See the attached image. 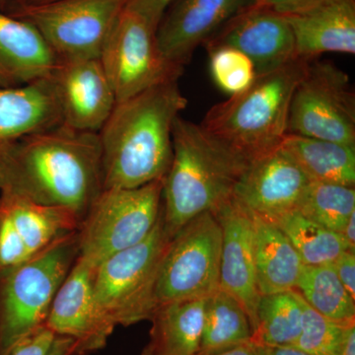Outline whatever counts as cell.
<instances>
[{
    "label": "cell",
    "mask_w": 355,
    "mask_h": 355,
    "mask_svg": "<svg viewBox=\"0 0 355 355\" xmlns=\"http://www.w3.org/2000/svg\"><path fill=\"white\" fill-rule=\"evenodd\" d=\"M254 4L258 6H263V4H265V0H254Z\"/></svg>",
    "instance_id": "obj_43"
},
{
    "label": "cell",
    "mask_w": 355,
    "mask_h": 355,
    "mask_svg": "<svg viewBox=\"0 0 355 355\" xmlns=\"http://www.w3.org/2000/svg\"><path fill=\"white\" fill-rule=\"evenodd\" d=\"M53 1H57V0H10L6 10H8V9L18 8V7L41 6V4L50 3V2ZM6 11H4V12H6Z\"/></svg>",
    "instance_id": "obj_41"
},
{
    "label": "cell",
    "mask_w": 355,
    "mask_h": 355,
    "mask_svg": "<svg viewBox=\"0 0 355 355\" xmlns=\"http://www.w3.org/2000/svg\"><path fill=\"white\" fill-rule=\"evenodd\" d=\"M286 17L298 58L313 60L326 53L354 55L355 0H334Z\"/></svg>",
    "instance_id": "obj_19"
},
{
    "label": "cell",
    "mask_w": 355,
    "mask_h": 355,
    "mask_svg": "<svg viewBox=\"0 0 355 355\" xmlns=\"http://www.w3.org/2000/svg\"><path fill=\"white\" fill-rule=\"evenodd\" d=\"M336 275L352 298L355 299V252H343L333 263Z\"/></svg>",
    "instance_id": "obj_34"
},
{
    "label": "cell",
    "mask_w": 355,
    "mask_h": 355,
    "mask_svg": "<svg viewBox=\"0 0 355 355\" xmlns=\"http://www.w3.org/2000/svg\"><path fill=\"white\" fill-rule=\"evenodd\" d=\"M10 0H0V10L6 11Z\"/></svg>",
    "instance_id": "obj_42"
},
{
    "label": "cell",
    "mask_w": 355,
    "mask_h": 355,
    "mask_svg": "<svg viewBox=\"0 0 355 355\" xmlns=\"http://www.w3.org/2000/svg\"><path fill=\"white\" fill-rule=\"evenodd\" d=\"M62 125L51 77L19 87L0 88V147Z\"/></svg>",
    "instance_id": "obj_20"
},
{
    "label": "cell",
    "mask_w": 355,
    "mask_h": 355,
    "mask_svg": "<svg viewBox=\"0 0 355 355\" xmlns=\"http://www.w3.org/2000/svg\"><path fill=\"white\" fill-rule=\"evenodd\" d=\"M302 305V327L297 340L292 347L309 355H340L343 331L347 326L322 316L303 297Z\"/></svg>",
    "instance_id": "obj_31"
},
{
    "label": "cell",
    "mask_w": 355,
    "mask_h": 355,
    "mask_svg": "<svg viewBox=\"0 0 355 355\" xmlns=\"http://www.w3.org/2000/svg\"><path fill=\"white\" fill-rule=\"evenodd\" d=\"M340 234L347 243L349 251L355 252V212L350 216Z\"/></svg>",
    "instance_id": "obj_40"
},
{
    "label": "cell",
    "mask_w": 355,
    "mask_h": 355,
    "mask_svg": "<svg viewBox=\"0 0 355 355\" xmlns=\"http://www.w3.org/2000/svg\"><path fill=\"white\" fill-rule=\"evenodd\" d=\"M96 268L77 257L53 298L44 324L55 336L73 340L76 355L104 349L116 328L96 299Z\"/></svg>",
    "instance_id": "obj_12"
},
{
    "label": "cell",
    "mask_w": 355,
    "mask_h": 355,
    "mask_svg": "<svg viewBox=\"0 0 355 355\" xmlns=\"http://www.w3.org/2000/svg\"><path fill=\"white\" fill-rule=\"evenodd\" d=\"M286 234L304 266L333 263L347 245L340 233L309 220L297 211L275 223Z\"/></svg>",
    "instance_id": "obj_28"
},
{
    "label": "cell",
    "mask_w": 355,
    "mask_h": 355,
    "mask_svg": "<svg viewBox=\"0 0 355 355\" xmlns=\"http://www.w3.org/2000/svg\"><path fill=\"white\" fill-rule=\"evenodd\" d=\"M60 58L30 23L0 10V88L48 78Z\"/></svg>",
    "instance_id": "obj_18"
},
{
    "label": "cell",
    "mask_w": 355,
    "mask_h": 355,
    "mask_svg": "<svg viewBox=\"0 0 355 355\" xmlns=\"http://www.w3.org/2000/svg\"><path fill=\"white\" fill-rule=\"evenodd\" d=\"M193 355H257V352L256 345L253 343H248L231 349L218 350V352H198Z\"/></svg>",
    "instance_id": "obj_37"
},
{
    "label": "cell",
    "mask_w": 355,
    "mask_h": 355,
    "mask_svg": "<svg viewBox=\"0 0 355 355\" xmlns=\"http://www.w3.org/2000/svg\"><path fill=\"white\" fill-rule=\"evenodd\" d=\"M156 30L128 8L114 23L99 58L116 103L183 76L184 67L168 60L159 49Z\"/></svg>",
    "instance_id": "obj_11"
},
{
    "label": "cell",
    "mask_w": 355,
    "mask_h": 355,
    "mask_svg": "<svg viewBox=\"0 0 355 355\" xmlns=\"http://www.w3.org/2000/svg\"><path fill=\"white\" fill-rule=\"evenodd\" d=\"M282 146L311 183L355 188V146L287 133Z\"/></svg>",
    "instance_id": "obj_24"
},
{
    "label": "cell",
    "mask_w": 355,
    "mask_h": 355,
    "mask_svg": "<svg viewBox=\"0 0 355 355\" xmlns=\"http://www.w3.org/2000/svg\"><path fill=\"white\" fill-rule=\"evenodd\" d=\"M102 191L98 132L60 125L0 147V193L69 209L83 221Z\"/></svg>",
    "instance_id": "obj_1"
},
{
    "label": "cell",
    "mask_w": 355,
    "mask_h": 355,
    "mask_svg": "<svg viewBox=\"0 0 355 355\" xmlns=\"http://www.w3.org/2000/svg\"><path fill=\"white\" fill-rule=\"evenodd\" d=\"M254 0H175L156 30L159 49L168 60L184 67L198 46Z\"/></svg>",
    "instance_id": "obj_17"
},
{
    "label": "cell",
    "mask_w": 355,
    "mask_h": 355,
    "mask_svg": "<svg viewBox=\"0 0 355 355\" xmlns=\"http://www.w3.org/2000/svg\"><path fill=\"white\" fill-rule=\"evenodd\" d=\"M203 44L207 51L220 46L241 51L253 62L257 76L275 71L297 58L286 16L254 3L240 9Z\"/></svg>",
    "instance_id": "obj_13"
},
{
    "label": "cell",
    "mask_w": 355,
    "mask_h": 355,
    "mask_svg": "<svg viewBox=\"0 0 355 355\" xmlns=\"http://www.w3.org/2000/svg\"><path fill=\"white\" fill-rule=\"evenodd\" d=\"M334 0H265V4L282 15H295L307 12Z\"/></svg>",
    "instance_id": "obj_35"
},
{
    "label": "cell",
    "mask_w": 355,
    "mask_h": 355,
    "mask_svg": "<svg viewBox=\"0 0 355 355\" xmlns=\"http://www.w3.org/2000/svg\"><path fill=\"white\" fill-rule=\"evenodd\" d=\"M55 335L46 326L14 343L1 355H46Z\"/></svg>",
    "instance_id": "obj_32"
},
{
    "label": "cell",
    "mask_w": 355,
    "mask_h": 355,
    "mask_svg": "<svg viewBox=\"0 0 355 355\" xmlns=\"http://www.w3.org/2000/svg\"><path fill=\"white\" fill-rule=\"evenodd\" d=\"M187 105L178 81L116 103L98 132L103 190L139 188L164 179L172 161L173 125Z\"/></svg>",
    "instance_id": "obj_2"
},
{
    "label": "cell",
    "mask_w": 355,
    "mask_h": 355,
    "mask_svg": "<svg viewBox=\"0 0 355 355\" xmlns=\"http://www.w3.org/2000/svg\"><path fill=\"white\" fill-rule=\"evenodd\" d=\"M0 216L28 258L78 230L81 220L69 209L46 207L0 193Z\"/></svg>",
    "instance_id": "obj_21"
},
{
    "label": "cell",
    "mask_w": 355,
    "mask_h": 355,
    "mask_svg": "<svg viewBox=\"0 0 355 355\" xmlns=\"http://www.w3.org/2000/svg\"><path fill=\"white\" fill-rule=\"evenodd\" d=\"M172 144L162 191L163 228L170 240L191 219L228 202L249 165L202 125L181 116L173 125Z\"/></svg>",
    "instance_id": "obj_3"
},
{
    "label": "cell",
    "mask_w": 355,
    "mask_h": 355,
    "mask_svg": "<svg viewBox=\"0 0 355 355\" xmlns=\"http://www.w3.org/2000/svg\"><path fill=\"white\" fill-rule=\"evenodd\" d=\"M311 182L282 146L248 165L233 198L248 212L277 223L296 211Z\"/></svg>",
    "instance_id": "obj_14"
},
{
    "label": "cell",
    "mask_w": 355,
    "mask_h": 355,
    "mask_svg": "<svg viewBox=\"0 0 355 355\" xmlns=\"http://www.w3.org/2000/svg\"><path fill=\"white\" fill-rule=\"evenodd\" d=\"M256 352L257 355H309L294 347H268V345H256Z\"/></svg>",
    "instance_id": "obj_38"
},
{
    "label": "cell",
    "mask_w": 355,
    "mask_h": 355,
    "mask_svg": "<svg viewBox=\"0 0 355 355\" xmlns=\"http://www.w3.org/2000/svg\"><path fill=\"white\" fill-rule=\"evenodd\" d=\"M222 229L216 214L203 212L173 236L159 268L157 306L207 298L219 288Z\"/></svg>",
    "instance_id": "obj_8"
},
{
    "label": "cell",
    "mask_w": 355,
    "mask_h": 355,
    "mask_svg": "<svg viewBox=\"0 0 355 355\" xmlns=\"http://www.w3.org/2000/svg\"><path fill=\"white\" fill-rule=\"evenodd\" d=\"M46 355H76V343L67 336H55Z\"/></svg>",
    "instance_id": "obj_36"
},
{
    "label": "cell",
    "mask_w": 355,
    "mask_h": 355,
    "mask_svg": "<svg viewBox=\"0 0 355 355\" xmlns=\"http://www.w3.org/2000/svg\"><path fill=\"white\" fill-rule=\"evenodd\" d=\"M310 62L297 57L257 76L246 90L211 107L200 125L249 164L275 150L287 135L292 95Z\"/></svg>",
    "instance_id": "obj_4"
},
{
    "label": "cell",
    "mask_w": 355,
    "mask_h": 355,
    "mask_svg": "<svg viewBox=\"0 0 355 355\" xmlns=\"http://www.w3.org/2000/svg\"><path fill=\"white\" fill-rule=\"evenodd\" d=\"M51 77L62 125L80 132H99L116 104L100 58L60 60Z\"/></svg>",
    "instance_id": "obj_15"
},
{
    "label": "cell",
    "mask_w": 355,
    "mask_h": 355,
    "mask_svg": "<svg viewBox=\"0 0 355 355\" xmlns=\"http://www.w3.org/2000/svg\"><path fill=\"white\" fill-rule=\"evenodd\" d=\"M77 257L76 231L24 263L0 270V355L44 326L53 298Z\"/></svg>",
    "instance_id": "obj_5"
},
{
    "label": "cell",
    "mask_w": 355,
    "mask_h": 355,
    "mask_svg": "<svg viewBox=\"0 0 355 355\" xmlns=\"http://www.w3.org/2000/svg\"><path fill=\"white\" fill-rule=\"evenodd\" d=\"M253 331L246 311L219 287L205 299L202 340L198 352H218L252 343Z\"/></svg>",
    "instance_id": "obj_25"
},
{
    "label": "cell",
    "mask_w": 355,
    "mask_h": 355,
    "mask_svg": "<svg viewBox=\"0 0 355 355\" xmlns=\"http://www.w3.org/2000/svg\"><path fill=\"white\" fill-rule=\"evenodd\" d=\"M340 355H355V324L345 328Z\"/></svg>",
    "instance_id": "obj_39"
},
{
    "label": "cell",
    "mask_w": 355,
    "mask_h": 355,
    "mask_svg": "<svg viewBox=\"0 0 355 355\" xmlns=\"http://www.w3.org/2000/svg\"><path fill=\"white\" fill-rule=\"evenodd\" d=\"M169 242L161 211L157 224L144 241L109 257L96 268V299L114 326L150 320L157 307L159 268Z\"/></svg>",
    "instance_id": "obj_6"
},
{
    "label": "cell",
    "mask_w": 355,
    "mask_h": 355,
    "mask_svg": "<svg viewBox=\"0 0 355 355\" xmlns=\"http://www.w3.org/2000/svg\"><path fill=\"white\" fill-rule=\"evenodd\" d=\"M295 291L327 319L343 326L355 324V299L338 279L333 263L304 266Z\"/></svg>",
    "instance_id": "obj_27"
},
{
    "label": "cell",
    "mask_w": 355,
    "mask_h": 355,
    "mask_svg": "<svg viewBox=\"0 0 355 355\" xmlns=\"http://www.w3.org/2000/svg\"><path fill=\"white\" fill-rule=\"evenodd\" d=\"M205 299L160 304L154 310L141 355H193L200 350Z\"/></svg>",
    "instance_id": "obj_22"
},
{
    "label": "cell",
    "mask_w": 355,
    "mask_h": 355,
    "mask_svg": "<svg viewBox=\"0 0 355 355\" xmlns=\"http://www.w3.org/2000/svg\"><path fill=\"white\" fill-rule=\"evenodd\" d=\"M302 297L297 291L261 295L252 343L268 347H292L302 327Z\"/></svg>",
    "instance_id": "obj_26"
},
{
    "label": "cell",
    "mask_w": 355,
    "mask_h": 355,
    "mask_svg": "<svg viewBox=\"0 0 355 355\" xmlns=\"http://www.w3.org/2000/svg\"><path fill=\"white\" fill-rule=\"evenodd\" d=\"M254 218V254L261 295L295 291L304 263L275 223Z\"/></svg>",
    "instance_id": "obj_23"
},
{
    "label": "cell",
    "mask_w": 355,
    "mask_h": 355,
    "mask_svg": "<svg viewBox=\"0 0 355 355\" xmlns=\"http://www.w3.org/2000/svg\"><path fill=\"white\" fill-rule=\"evenodd\" d=\"M130 0H57L6 12L34 26L60 60L100 58Z\"/></svg>",
    "instance_id": "obj_9"
},
{
    "label": "cell",
    "mask_w": 355,
    "mask_h": 355,
    "mask_svg": "<svg viewBox=\"0 0 355 355\" xmlns=\"http://www.w3.org/2000/svg\"><path fill=\"white\" fill-rule=\"evenodd\" d=\"M174 1L175 0H130L127 8L139 14L149 24L157 29L166 11Z\"/></svg>",
    "instance_id": "obj_33"
},
{
    "label": "cell",
    "mask_w": 355,
    "mask_h": 355,
    "mask_svg": "<svg viewBox=\"0 0 355 355\" xmlns=\"http://www.w3.org/2000/svg\"><path fill=\"white\" fill-rule=\"evenodd\" d=\"M214 214L222 229L219 287L242 305L253 331L261 297L254 266L253 216L233 198Z\"/></svg>",
    "instance_id": "obj_16"
},
{
    "label": "cell",
    "mask_w": 355,
    "mask_h": 355,
    "mask_svg": "<svg viewBox=\"0 0 355 355\" xmlns=\"http://www.w3.org/2000/svg\"><path fill=\"white\" fill-rule=\"evenodd\" d=\"M163 180L103 190L77 230L78 257L96 266L150 234L162 211Z\"/></svg>",
    "instance_id": "obj_7"
},
{
    "label": "cell",
    "mask_w": 355,
    "mask_h": 355,
    "mask_svg": "<svg viewBox=\"0 0 355 355\" xmlns=\"http://www.w3.org/2000/svg\"><path fill=\"white\" fill-rule=\"evenodd\" d=\"M296 211L329 230L342 233L355 212V188L310 183Z\"/></svg>",
    "instance_id": "obj_29"
},
{
    "label": "cell",
    "mask_w": 355,
    "mask_h": 355,
    "mask_svg": "<svg viewBox=\"0 0 355 355\" xmlns=\"http://www.w3.org/2000/svg\"><path fill=\"white\" fill-rule=\"evenodd\" d=\"M209 69L217 87L229 96L246 90L256 79L253 62L236 49L220 46L207 51Z\"/></svg>",
    "instance_id": "obj_30"
},
{
    "label": "cell",
    "mask_w": 355,
    "mask_h": 355,
    "mask_svg": "<svg viewBox=\"0 0 355 355\" xmlns=\"http://www.w3.org/2000/svg\"><path fill=\"white\" fill-rule=\"evenodd\" d=\"M287 133L355 146V95L347 72L311 60L292 95Z\"/></svg>",
    "instance_id": "obj_10"
}]
</instances>
